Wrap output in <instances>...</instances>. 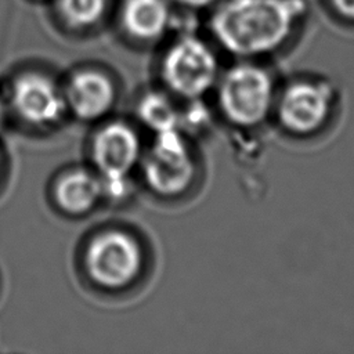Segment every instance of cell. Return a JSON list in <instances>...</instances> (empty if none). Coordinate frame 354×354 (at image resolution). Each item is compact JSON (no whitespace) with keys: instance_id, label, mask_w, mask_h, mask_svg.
<instances>
[{"instance_id":"cell-1","label":"cell","mask_w":354,"mask_h":354,"mask_svg":"<svg viewBox=\"0 0 354 354\" xmlns=\"http://www.w3.org/2000/svg\"><path fill=\"white\" fill-rule=\"evenodd\" d=\"M310 17L307 0H221L205 14V33L231 59H266L293 47Z\"/></svg>"},{"instance_id":"cell-2","label":"cell","mask_w":354,"mask_h":354,"mask_svg":"<svg viewBox=\"0 0 354 354\" xmlns=\"http://www.w3.org/2000/svg\"><path fill=\"white\" fill-rule=\"evenodd\" d=\"M279 82L271 61L232 59L213 90L220 118L235 133H256L271 123Z\"/></svg>"},{"instance_id":"cell-3","label":"cell","mask_w":354,"mask_h":354,"mask_svg":"<svg viewBox=\"0 0 354 354\" xmlns=\"http://www.w3.org/2000/svg\"><path fill=\"white\" fill-rule=\"evenodd\" d=\"M340 105V88L330 77L297 72L281 79L271 123L289 140L313 141L329 131Z\"/></svg>"},{"instance_id":"cell-4","label":"cell","mask_w":354,"mask_h":354,"mask_svg":"<svg viewBox=\"0 0 354 354\" xmlns=\"http://www.w3.org/2000/svg\"><path fill=\"white\" fill-rule=\"evenodd\" d=\"M221 55L206 33H178L166 46L160 59L163 83L185 101L203 100L220 77Z\"/></svg>"},{"instance_id":"cell-5","label":"cell","mask_w":354,"mask_h":354,"mask_svg":"<svg viewBox=\"0 0 354 354\" xmlns=\"http://www.w3.org/2000/svg\"><path fill=\"white\" fill-rule=\"evenodd\" d=\"M196 173L195 155L180 127L155 134L152 147L142 159L144 180L155 194L178 196L194 185Z\"/></svg>"},{"instance_id":"cell-6","label":"cell","mask_w":354,"mask_h":354,"mask_svg":"<svg viewBox=\"0 0 354 354\" xmlns=\"http://www.w3.org/2000/svg\"><path fill=\"white\" fill-rule=\"evenodd\" d=\"M84 264L90 278L100 286L120 289L131 283L141 271L142 252L127 232L109 230L88 243Z\"/></svg>"},{"instance_id":"cell-7","label":"cell","mask_w":354,"mask_h":354,"mask_svg":"<svg viewBox=\"0 0 354 354\" xmlns=\"http://www.w3.org/2000/svg\"><path fill=\"white\" fill-rule=\"evenodd\" d=\"M10 101L15 113L29 124L48 126L66 109L64 93L46 75L26 72L12 80Z\"/></svg>"},{"instance_id":"cell-8","label":"cell","mask_w":354,"mask_h":354,"mask_svg":"<svg viewBox=\"0 0 354 354\" xmlns=\"http://www.w3.org/2000/svg\"><path fill=\"white\" fill-rule=\"evenodd\" d=\"M112 11L127 39L138 44H153L173 29L177 8L171 0H115Z\"/></svg>"},{"instance_id":"cell-9","label":"cell","mask_w":354,"mask_h":354,"mask_svg":"<svg viewBox=\"0 0 354 354\" xmlns=\"http://www.w3.org/2000/svg\"><path fill=\"white\" fill-rule=\"evenodd\" d=\"M91 153L101 178H126L140 160V138L129 124L111 122L97 131Z\"/></svg>"},{"instance_id":"cell-10","label":"cell","mask_w":354,"mask_h":354,"mask_svg":"<svg viewBox=\"0 0 354 354\" xmlns=\"http://www.w3.org/2000/svg\"><path fill=\"white\" fill-rule=\"evenodd\" d=\"M64 93L66 108L80 120H95L104 116L115 101V87L111 79L93 69L75 73Z\"/></svg>"},{"instance_id":"cell-11","label":"cell","mask_w":354,"mask_h":354,"mask_svg":"<svg viewBox=\"0 0 354 354\" xmlns=\"http://www.w3.org/2000/svg\"><path fill=\"white\" fill-rule=\"evenodd\" d=\"M54 195L64 212L71 214L87 213L102 198L101 178L87 170H73L59 178Z\"/></svg>"},{"instance_id":"cell-12","label":"cell","mask_w":354,"mask_h":354,"mask_svg":"<svg viewBox=\"0 0 354 354\" xmlns=\"http://www.w3.org/2000/svg\"><path fill=\"white\" fill-rule=\"evenodd\" d=\"M115 0H51L55 19L73 32H87L100 26L113 10Z\"/></svg>"},{"instance_id":"cell-13","label":"cell","mask_w":354,"mask_h":354,"mask_svg":"<svg viewBox=\"0 0 354 354\" xmlns=\"http://www.w3.org/2000/svg\"><path fill=\"white\" fill-rule=\"evenodd\" d=\"M137 115L141 123L155 134L180 127V111L162 93L152 91L145 94L138 102Z\"/></svg>"},{"instance_id":"cell-14","label":"cell","mask_w":354,"mask_h":354,"mask_svg":"<svg viewBox=\"0 0 354 354\" xmlns=\"http://www.w3.org/2000/svg\"><path fill=\"white\" fill-rule=\"evenodd\" d=\"M319 4L333 24L354 30V0H319Z\"/></svg>"},{"instance_id":"cell-15","label":"cell","mask_w":354,"mask_h":354,"mask_svg":"<svg viewBox=\"0 0 354 354\" xmlns=\"http://www.w3.org/2000/svg\"><path fill=\"white\" fill-rule=\"evenodd\" d=\"M221 0H171L177 11L191 12V14H206Z\"/></svg>"},{"instance_id":"cell-16","label":"cell","mask_w":354,"mask_h":354,"mask_svg":"<svg viewBox=\"0 0 354 354\" xmlns=\"http://www.w3.org/2000/svg\"><path fill=\"white\" fill-rule=\"evenodd\" d=\"M3 119H4V108H3V104L0 101V126L3 123Z\"/></svg>"},{"instance_id":"cell-17","label":"cell","mask_w":354,"mask_h":354,"mask_svg":"<svg viewBox=\"0 0 354 354\" xmlns=\"http://www.w3.org/2000/svg\"><path fill=\"white\" fill-rule=\"evenodd\" d=\"M29 1H33V3H41V4H50L51 0H29Z\"/></svg>"}]
</instances>
